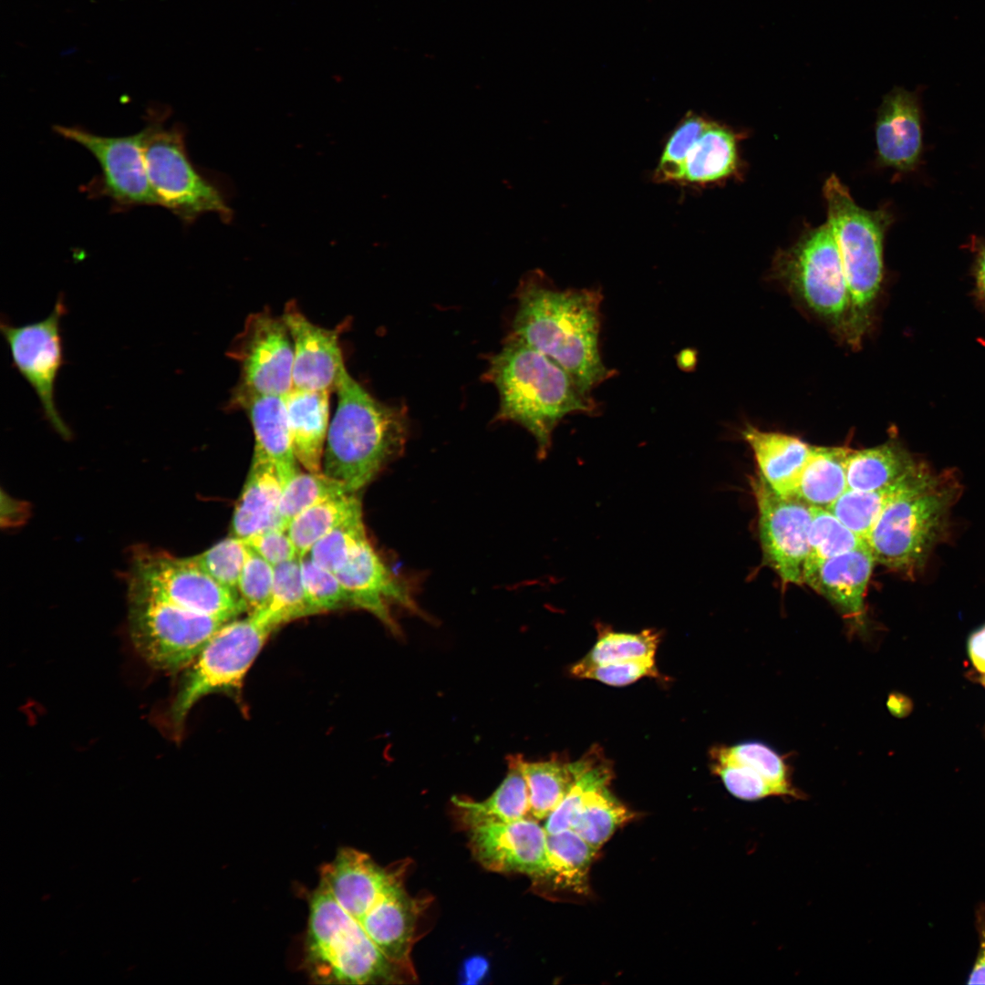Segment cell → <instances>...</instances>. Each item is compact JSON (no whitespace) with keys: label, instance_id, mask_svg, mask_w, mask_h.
Listing matches in <instances>:
<instances>
[{"label":"cell","instance_id":"11","mask_svg":"<svg viewBox=\"0 0 985 985\" xmlns=\"http://www.w3.org/2000/svg\"><path fill=\"white\" fill-rule=\"evenodd\" d=\"M129 590L226 621L246 611L239 594L216 581L193 556L139 548L131 562Z\"/></svg>","mask_w":985,"mask_h":985},{"label":"cell","instance_id":"9","mask_svg":"<svg viewBox=\"0 0 985 985\" xmlns=\"http://www.w3.org/2000/svg\"><path fill=\"white\" fill-rule=\"evenodd\" d=\"M274 630L257 617L224 623L189 667L171 709L181 728L192 707L213 693H239L245 675Z\"/></svg>","mask_w":985,"mask_h":985},{"label":"cell","instance_id":"49","mask_svg":"<svg viewBox=\"0 0 985 985\" xmlns=\"http://www.w3.org/2000/svg\"><path fill=\"white\" fill-rule=\"evenodd\" d=\"M975 927L979 938V948L971 970L968 976V984L985 983V903L976 907Z\"/></svg>","mask_w":985,"mask_h":985},{"label":"cell","instance_id":"3","mask_svg":"<svg viewBox=\"0 0 985 985\" xmlns=\"http://www.w3.org/2000/svg\"><path fill=\"white\" fill-rule=\"evenodd\" d=\"M335 391L337 406L328 428L322 472L357 493L402 451L407 416L401 407L375 399L347 368Z\"/></svg>","mask_w":985,"mask_h":985},{"label":"cell","instance_id":"25","mask_svg":"<svg viewBox=\"0 0 985 985\" xmlns=\"http://www.w3.org/2000/svg\"><path fill=\"white\" fill-rule=\"evenodd\" d=\"M329 391L293 389L285 397L296 459L307 472H322L329 428Z\"/></svg>","mask_w":985,"mask_h":985},{"label":"cell","instance_id":"17","mask_svg":"<svg viewBox=\"0 0 985 985\" xmlns=\"http://www.w3.org/2000/svg\"><path fill=\"white\" fill-rule=\"evenodd\" d=\"M282 316L293 343V389L335 390L346 368L339 343L345 323L333 329L317 326L295 300L285 304Z\"/></svg>","mask_w":985,"mask_h":985},{"label":"cell","instance_id":"5","mask_svg":"<svg viewBox=\"0 0 985 985\" xmlns=\"http://www.w3.org/2000/svg\"><path fill=\"white\" fill-rule=\"evenodd\" d=\"M308 904L305 965L313 982L377 984L413 979L381 952L321 878Z\"/></svg>","mask_w":985,"mask_h":985},{"label":"cell","instance_id":"43","mask_svg":"<svg viewBox=\"0 0 985 985\" xmlns=\"http://www.w3.org/2000/svg\"><path fill=\"white\" fill-rule=\"evenodd\" d=\"M300 562L304 590L314 615L352 607L335 573L318 565L308 555L301 557Z\"/></svg>","mask_w":985,"mask_h":985},{"label":"cell","instance_id":"24","mask_svg":"<svg viewBox=\"0 0 985 985\" xmlns=\"http://www.w3.org/2000/svg\"><path fill=\"white\" fill-rule=\"evenodd\" d=\"M742 438L751 447L759 473L770 487L784 497H794L812 446L798 437L766 431L747 424Z\"/></svg>","mask_w":985,"mask_h":985},{"label":"cell","instance_id":"27","mask_svg":"<svg viewBox=\"0 0 985 985\" xmlns=\"http://www.w3.org/2000/svg\"><path fill=\"white\" fill-rule=\"evenodd\" d=\"M522 761L520 756L509 759L506 777L487 799L477 802L456 796L452 798L460 820L468 830L527 817L530 804Z\"/></svg>","mask_w":985,"mask_h":985},{"label":"cell","instance_id":"32","mask_svg":"<svg viewBox=\"0 0 985 985\" xmlns=\"http://www.w3.org/2000/svg\"><path fill=\"white\" fill-rule=\"evenodd\" d=\"M301 558L275 566V579L267 603L251 614L273 630L290 621L314 615L304 590Z\"/></svg>","mask_w":985,"mask_h":985},{"label":"cell","instance_id":"2","mask_svg":"<svg viewBox=\"0 0 985 985\" xmlns=\"http://www.w3.org/2000/svg\"><path fill=\"white\" fill-rule=\"evenodd\" d=\"M486 374L500 396L497 419L526 429L535 439L540 456L547 452L561 420L597 408L591 394L563 368L513 337L491 358Z\"/></svg>","mask_w":985,"mask_h":985},{"label":"cell","instance_id":"40","mask_svg":"<svg viewBox=\"0 0 985 985\" xmlns=\"http://www.w3.org/2000/svg\"><path fill=\"white\" fill-rule=\"evenodd\" d=\"M368 540L360 510L321 538L307 555L318 565L335 573L342 568Z\"/></svg>","mask_w":985,"mask_h":985},{"label":"cell","instance_id":"18","mask_svg":"<svg viewBox=\"0 0 985 985\" xmlns=\"http://www.w3.org/2000/svg\"><path fill=\"white\" fill-rule=\"evenodd\" d=\"M335 575L347 590L352 607L371 613L394 634L399 632V627L393 607L419 612L407 586L385 565L369 540Z\"/></svg>","mask_w":985,"mask_h":985},{"label":"cell","instance_id":"4","mask_svg":"<svg viewBox=\"0 0 985 985\" xmlns=\"http://www.w3.org/2000/svg\"><path fill=\"white\" fill-rule=\"evenodd\" d=\"M963 491L956 469L928 467L883 511L866 543L876 563L913 579L946 540L953 506Z\"/></svg>","mask_w":985,"mask_h":985},{"label":"cell","instance_id":"39","mask_svg":"<svg viewBox=\"0 0 985 985\" xmlns=\"http://www.w3.org/2000/svg\"><path fill=\"white\" fill-rule=\"evenodd\" d=\"M714 755L746 765L762 775L777 792L778 796H795L788 767L772 748L760 741H744L731 747L720 748Z\"/></svg>","mask_w":985,"mask_h":985},{"label":"cell","instance_id":"10","mask_svg":"<svg viewBox=\"0 0 985 985\" xmlns=\"http://www.w3.org/2000/svg\"><path fill=\"white\" fill-rule=\"evenodd\" d=\"M226 622L129 590L132 644L148 664L162 671L189 668Z\"/></svg>","mask_w":985,"mask_h":985},{"label":"cell","instance_id":"52","mask_svg":"<svg viewBox=\"0 0 985 985\" xmlns=\"http://www.w3.org/2000/svg\"><path fill=\"white\" fill-rule=\"evenodd\" d=\"M982 682H983V685H984V687H985V674H984V676H983V678H982Z\"/></svg>","mask_w":985,"mask_h":985},{"label":"cell","instance_id":"12","mask_svg":"<svg viewBox=\"0 0 985 985\" xmlns=\"http://www.w3.org/2000/svg\"><path fill=\"white\" fill-rule=\"evenodd\" d=\"M61 138L86 149L98 161L100 173L81 187L88 198H106L111 211L159 206L146 169L142 129L125 136H103L81 126H53Z\"/></svg>","mask_w":985,"mask_h":985},{"label":"cell","instance_id":"20","mask_svg":"<svg viewBox=\"0 0 985 985\" xmlns=\"http://www.w3.org/2000/svg\"><path fill=\"white\" fill-rule=\"evenodd\" d=\"M420 907V904L407 894L400 880L358 921L381 952L413 979L416 975L410 951Z\"/></svg>","mask_w":985,"mask_h":985},{"label":"cell","instance_id":"31","mask_svg":"<svg viewBox=\"0 0 985 985\" xmlns=\"http://www.w3.org/2000/svg\"><path fill=\"white\" fill-rule=\"evenodd\" d=\"M528 787L530 814L536 820L546 819L574 784L583 758L565 763L558 760L522 761Z\"/></svg>","mask_w":985,"mask_h":985},{"label":"cell","instance_id":"33","mask_svg":"<svg viewBox=\"0 0 985 985\" xmlns=\"http://www.w3.org/2000/svg\"><path fill=\"white\" fill-rule=\"evenodd\" d=\"M360 510L357 493H346L320 502L297 515L289 524L287 533L299 557L307 555L321 538Z\"/></svg>","mask_w":985,"mask_h":985},{"label":"cell","instance_id":"42","mask_svg":"<svg viewBox=\"0 0 985 985\" xmlns=\"http://www.w3.org/2000/svg\"><path fill=\"white\" fill-rule=\"evenodd\" d=\"M658 635L647 629L638 634L604 632L590 652L575 665L589 667L654 657Z\"/></svg>","mask_w":985,"mask_h":985},{"label":"cell","instance_id":"35","mask_svg":"<svg viewBox=\"0 0 985 985\" xmlns=\"http://www.w3.org/2000/svg\"><path fill=\"white\" fill-rule=\"evenodd\" d=\"M633 816V813L608 792L607 785H603L586 794L570 829L598 850Z\"/></svg>","mask_w":985,"mask_h":985},{"label":"cell","instance_id":"48","mask_svg":"<svg viewBox=\"0 0 985 985\" xmlns=\"http://www.w3.org/2000/svg\"><path fill=\"white\" fill-rule=\"evenodd\" d=\"M243 540L252 550L274 567L299 557L296 546L285 529L267 530Z\"/></svg>","mask_w":985,"mask_h":985},{"label":"cell","instance_id":"36","mask_svg":"<svg viewBox=\"0 0 985 985\" xmlns=\"http://www.w3.org/2000/svg\"><path fill=\"white\" fill-rule=\"evenodd\" d=\"M811 509L809 551L804 572L829 558L851 551L866 542L828 509L815 506H811Z\"/></svg>","mask_w":985,"mask_h":985},{"label":"cell","instance_id":"45","mask_svg":"<svg viewBox=\"0 0 985 985\" xmlns=\"http://www.w3.org/2000/svg\"><path fill=\"white\" fill-rule=\"evenodd\" d=\"M274 579L275 567L249 547L237 586V592L249 614L267 603Z\"/></svg>","mask_w":985,"mask_h":985},{"label":"cell","instance_id":"15","mask_svg":"<svg viewBox=\"0 0 985 985\" xmlns=\"http://www.w3.org/2000/svg\"><path fill=\"white\" fill-rule=\"evenodd\" d=\"M750 483L758 508L759 537L765 564L783 584H804L811 506L797 498L778 494L760 473L752 477Z\"/></svg>","mask_w":985,"mask_h":985},{"label":"cell","instance_id":"30","mask_svg":"<svg viewBox=\"0 0 985 985\" xmlns=\"http://www.w3.org/2000/svg\"><path fill=\"white\" fill-rule=\"evenodd\" d=\"M929 466L921 461L909 474L888 486L857 491L847 489L828 509L857 536L866 541L886 507L911 486Z\"/></svg>","mask_w":985,"mask_h":985},{"label":"cell","instance_id":"34","mask_svg":"<svg viewBox=\"0 0 985 985\" xmlns=\"http://www.w3.org/2000/svg\"><path fill=\"white\" fill-rule=\"evenodd\" d=\"M551 877L557 885L583 894L587 890L588 872L598 850L572 829L547 834Z\"/></svg>","mask_w":985,"mask_h":985},{"label":"cell","instance_id":"13","mask_svg":"<svg viewBox=\"0 0 985 985\" xmlns=\"http://www.w3.org/2000/svg\"><path fill=\"white\" fill-rule=\"evenodd\" d=\"M227 355L240 368L231 401L253 396L285 397L293 389L292 338L283 316L269 309L246 317Z\"/></svg>","mask_w":985,"mask_h":985},{"label":"cell","instance_id":"41","mask_svg":"<svg viewBox=\"0 0 985 985\" xmlns=\"http://www.w3.org/2000/svg\"><path fill=\"white\" fill-rule=\"evenodd\" d=\"M710 121L693 111L681 119L665 141L652 175L654 181L679 185L687 155Z\"/></svg>","mask_w":985,"mask_h":985},{"label":"cell","instance_id":"6","mask_svg":"<svg viewBox=\"0 0 985 985\" xmlns=\"http://www.w3.org/2000/svg\"><path fill=\"white\" fill-rule=\"evenodd\" d=\"M828 223L835 237L849 291L845 340L858 347L872 323L884 277L883 243L891 215L859 207L835 175L824 182Z\"/></svg>","mask_w":985,"mask_h":985},{"label":"cell","instance_id":"19","mask_svg":"<svg viewBox=\"0 0 985 985\" xmlns=\"http://www.w3.org/2000/svg\"><path fill=\"white\" fill-rule=\"evenodd\" d=\"M879 161L901 171L912 170L922 151V130L917 92L896 87L885 95L876 123Z\"/></svg>","mask_w":985,"mask_h":985},{"label":"cell","instance_id":"22","mask_svg":"<svg viewBox=\"0 0 985 985\" xmlns=\"http://www.w3.org/2000/svg\"><path fill=\"white\" fill-rule=\"evenodd\" d=\"M284 487L275 464L254 452L246 482L234 507L232 535L245 539L267 530L285 529L279 515Z\"/></svg>","mask_w":985,"mask_h":985},{"label":"cell","instance_id":"23","mask_svg":"<svg viewBox=\"0 0 985 985\" xmlns=\"http://www.w3.org/2000/svg\"><path fill=\"white\" fill-rule=\"evenodd\" d=\"M231 405L246 412L254 435V452L275 464L285 486L300 469L293 446L285 397L253 396L231 401Z\"/></svg>","mask_w":985,"mask_h":985},{"label":"cell","instance_id":"47","mask_svg":"<svg viewBox=\"0 0 985 985\" xmlns=\"http://www.w3.org/2000/svg\"><path fill=\"white\" fill-rule=\"evenodd\" d=\"M571 673L578 678L592 679L610 686H626L646 676H658L654 657L623 660L589 667L574 665Z\"/></svg>","mask_w":985,"mask_h":985},{"label":"cell","instance_id":"26","mask_svg":"<svg viewBox=\"0 0 985 985\" xmlns=\"http://www.w3.org/2000/svg\"><path fill=\"white\" fill-rule=\"evenodd\" d=\"M738 140L731 129L710 120L687 155L679 185L705 187L736 175Z\"/></svg>","mask_w":985,"mask_h":985},{"label":"cell","instance_id":"1","mask_svg":"<svg viewBox=\"0 0 985 985\" xmlns=\"http://www.w3.org/2000/svg\"><path fill=\"white\" fill-rule=\"evenodd\" d=\"M602 299L598 289H559L541 271L531 272L518 289L512 337L547 356L591 394L615 374L599 348Z\"/></svg>","mask_w":985,"mask_h":985},{"label":"cell","instance_id":"7","mask_svg":"<svg viewBox=\"0 0 985 985\" xmlns=\"http://www.w3.org/2000/svg\"><path fill=\"white\" fill-rule=\"evenodd\" d=\"M170 113L168 107L152 105L146 110L142 128L146 169L159 206L185 225L206 213L228 222L233 213L225 196L191 160L183 126L167 125Z\"/></svg>","mask_w":985,"mask_h":985},{"label":"cell","instance_id":"46","mask_svg":"<svg viewBox=\"0 0 985 985\" xmlns=\"http://www.w3.org/2000/svg\"><path fill=\"white\" fill-rule=\"evenodd\" d=\"M714 759V771L731 795L745 801L778 796L775 789L750 767L717 755Z\"/></svg>","mask_w":985,"mask_h":985},{"label":"cell","instance_id":"44","mask_svg":"<svg viewBox=\"0 0 985 985\" xmlns=\"http://www.w3.org/2000/svg\"><path fill=\"white\" fill-rule=\"evenodd\" d=\"M248 551L249 547L243 539L232 535L193 557L216 581L237 592L238 581Z\"/></svg>","mask_w":985,"mask_h":985},{"label":"cell","instance_id":"21","mask_svg":"<svg viewBox=\"0 0 985 985\" xmlns=\"http://www.w3.org/2000/svg\"><path fill=\"white\" fill-rule=\"evenodd\" d=\"M875 563L872 551L865 542L805 571L804 584L822 595L848 618L860 621Z\"/></svg>","mask_w":985,"mask_h":985},{"label":"cell","instance_id":"28","mask_svg":"<svg viewBox=\"0 0 985 985\" xmlns=\"http://www.w3.org/2000/svg\"><path fill=\"white\" fill-rule=\"evenodd\" d=\"M921 461L894 441L851 450L846 462L847 489L871 491L888 486L909 474Z\"/></svg>","mask_w":985,"mask_h":985},{"label":"cell","instance_id":"16","mask_svg":"<svg viewBox=\"0 0 985 985\" xmlns=\"http://www.w3.org/2000/svg\"><path fill=\"white\" fill-rule=\"evenodd\" d=\"M468 831L472 853L486 869L534 878L551 877L547 833L536 819L524 817Z\"/></svg>","mask_w":985,"mask_h":985},{"label":"cell","instance_id":"50","mask_svg":"<svg viewBox=\"0 0 985 985\" xmlns=\"http://www.w3.org/2000/svg\"><path fill=\"white\" fill-rule=\"evenodd\" d=\"M967 649L972 665L985 674V624L970 634Z\"/></svg>","mask_w":985,"mask_h":985},{"label":"cell","instance_id":"37","mask_svg":"<svg viewBox=\"0 0 985 985\" xmlns=\"http://www.w3.org/2000/svg\"><path fill=\"white\" fill-rule=\"evenodd\" d=\"M350 493L338 481L324 472L299 471L284 487L279 515L287 530L289 524L301 513L327 499Z\"/></svg>","mask_w":985,"mask_h":985},{"label":"cell","instance_id":"14","mask_svg":"<svg viewBox=\"0 0 985 985\" xmlns=\"http://www.w3.org/2000/svg\"><path fill=\"white\" fill-rule=\"evenodd\" d=\"M65 313L60 295L46 318L23 326L1 321L0 329L15 368L34 389L46 420L62 437L68 438L70 430L55 403V383L65 363L60 327Z\"/></svg>","mask_w":985,"mask_h":985},{"label":"cell","instance_id":"29","mask_svg":"<svg viewBox=\"0 0 985 985\" xmlns=\"http://www.w3.org/2000/svg\"><path fill=\"white\" fill-rule=\"evenodd\" d=\"M846 447L812 446L794 498L810 506L828 508L846 490Z\"/></svg>","mask_w":985,"mask_h":985},{"label":"cell","instance_id":"8","mask_svg":"<svg viewBox=\"0 0 985 985\" xmlns=\"http://www.w3.org/2000/svg\"><path fill=\"white\" fill-rule=\"evenodd\" d=\"M772 272L807 308L845 338L849 291L841 254L828 223L776 254Z\"/></svg>","mask_w":985,"mask_h":985},{"label":"cell","instance_id":"51","mask_svg":"<svg viewBox=\"0 0 985 985\" xmlns=\"http://www.w3.org/2000/svg\"><path fill=\"white\" fill-rule=\"evenodd\" d=\"M977 281L980 290L985 296V246L981 249L978 256Z\"/></svg>","mask_w":985,"mask_h":985},{"label":"cell","instance_id":"38","mask_svg":"<svg viewBox=\"0 0 985 985\" xmlns=\"http://www.w3.org/2000/svg\"><path fill=\"white\" fill-rule=\"evenodd\" d=\"M612 777L610 767L598 752L583 758V766L568 793L546 818L544 825L547 834L570 829L582 806L586 794L592 789L607 785Z\"/></svg>","mask_w":985,"mask_h":985}]
</instances>
